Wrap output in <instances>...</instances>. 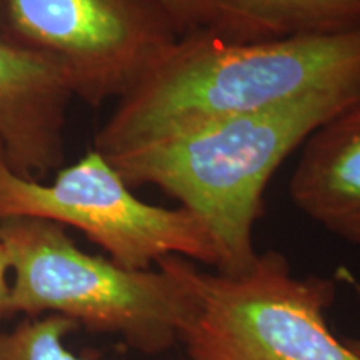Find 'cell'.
Instances as JSON below:
<instances>
[{"label": "cell", "mask_w": 360, "mask_h": 360, "mask_svg": "<svg viewBox=\"0 0 360 360\" xmlns=\"http://www.w3.org/2000/svg\"><path fill=\"white\" fill-rule=\"evenodd\" d=\"M6 30L51 57L74 97L120 98L180 39L160 0H4Z\"/></svg>", "instance_id": "8992f818"}, {"label": "cell", "mask_w": 360, "mask_h": 360, "mask_svg": "<svg viewBox=\"0 0 360 360\" xmlns=\"http://www.w3.org/2000/svg\"><path fill=\"white\" fill-rule=\"evenodd\" d=\"M289 192L315 224L360 245V97L304 142Z\"/></svg>", "instance_id": "ba28073f"}, {"label": "cell", "mask_w": 360, "mask_h": 360, "mask_svg": "<svg viewBox=\"0 0 360 360\" xmlns=\"http://www.w3.org/2000/svg\"><path fill=\"white\" fill-rule=\"evenodd\" d=\"M335 89L360 92V29L250 42L186 34L117 98L94 148L109 159Z\"/></svg>", "instance_id": "6da1fadb"}, {"label": "cell", "mask_w": 360, "mask_h": 360, "mask_svg": "<svg viewBox=\"0 0 360 360\" xmlns=\"http://www.w3.org/2000/svg\"><path fill=\"white\" fill-rule=\"evenodd\" d=\"M12 270L11 255L6 249V245L0 242V321L13 317L12 310V283L8 282V272Z\"/></svg>", "instance_id": "7c38bea8"}, {"label": "cell", "mask_w": 360, "mask_h": 360, "mask_svg": "<svg viewBox=\"0 0 360 360\" xmlns=\"http://www.w3.org/2000/svg\"><path fill=\"white\" fill-rule=\"evenodd\" d=\"M245 17L272 37L337 34L360 29V0H210Z\"/></svg>", "instance_id": "9c48e42d"}, {"label": "cell", "mask_w": 360, "mask_h": 360, "mask_svg": "<svg viewBox=\"0 0 360 360\" xmlns=\"http://www.w3.org/2000/svg\"><path fill=\"white\" fill-rule=\"evenodd\" d=\"M179 27L180 37L186 34L209 32L219 34L229 40H264L272 39L267 30L245 17L224 11L210 0H160Z\"/></svg>", "instance_id": "8fae6325"}, {"label": "cell", "mask_w": 360, "mask_h": 360, "mask_svg": "<svg viewBox=\"0 0 360 360\" xmlns=\"http://www.w3.org/2000/svg\"><path fill=\"white\" fill-rule=\"evenodd\" d=\"M0 242L11 255L15 315H62L90 334L115 335L137 352L157 355L177 344L193 314L191 289L167 265L120 267L79 249L60 224L2 220Z\"/></svg>", "instance_id": "3957f363"}, {"label": "cell", "mask_w": 360, "mask_h": 360, "mask_svg": "<svg viewBox=\"0 0 360 360\" xmlns=\"http://www.w3.org/2000/svg\"><path fill=\"white\" fill-rule=\"evenodd\" d=\"M337 278H339V281H344L345 283H349V285L352 287L354 292H355V295H357V299H359V302H360V282H359V278L355 277L354 274L350 272L349 269H345V267H340L339 270H337ZM345 344H347L349 347L352 349V352H355L360 357V339L347 340V342H345Z\"/></svg>", "instance_id": "4fadbf2b"}, {"label": "cell", "mask_w": 360, "mask_h": 360, "mask_svg": "<svg viewBox=\"0 0 360 360\" xmlns=\"http://www.w3.org/2000/svg\"><path fill=\"white\" fill-rule=\"evenodd\" d=\"M79 328L56 314L27 317L11 330H0V360H96L67 349L65 337Z\"/></svg>", "instance_id": "30bf717a"}, {"label": "cell", "mask_w": 360, "mask_h": 360, "mask_svg": "<svg viewBox=\"0 0 360 360\" xmlns=\"http://www.w3.org/2000/svg\"><path fill=\"white\" fill-rule=\"evenodd\" d=\"M359 97L357 90H322L105 159L130 188L159 187L195 214L217 247V272L237 276L257 257L254 225L272 175Z\"/></svg>", "instance_id": "7a4b0ae2"}, {"label": "cell", "mask_w": 360, "mask_h": 360, "mask_svg": "<svg viewBox=\"0 0 360 360\" xmlns=\"http://www.w3.org/2000/svg\"><path fill=\"white\" fill-rule=\"evenodd\" d=\"M0 29L6 30V11H4V0H0Z\"/></svg>", "instance_id": "5bb4252c"}, {"label": "cell", "mask_w": 360, "mask_h": 360, "mask_svg": "<svg viewBox=\"0 0 360 360\" xmlns=\"http://www.w3.org/2000/svg\"><path fill=\"white\" fill-rule=\"evenodd\" d=\"M74 92L51 57L0 29V142L17 175L44 180L64 167Z\"/></svg>", "instance_id": "52a82bcc"}, {"label": "cell", "mask_w": 360, "mask_h": 360, "mask_svg": "<svg viewBox=\"0 0 360 360\" xmlns=\"http://www.w3.org/2000/svg\"><path fill=\"white\" fill-rule=\"evenodd\" d=\"M159 262L193 295L179 340L188 360H360L328 327L335 281L294 276L281 252L257 254L237 276L200 270L177 255Z\"/></svg>", "instance_id": "277c9868"}, {"label": "cell", "mask_w": 360, "mask_h": 360, "mask_svg": "<svg viewBox=\"0 0 360 360\" xmlns=\"http://www.w3.org/2000/svg\"><path fill=\"white\" fill-rule=\"evenodd\" d=\"M15 217L77 229L112 262L130 270H148L170 255L219 269L214 238L195 214L137 199L96 148L45 184L13 172L0 142V222Z\"/></svg>", "instance_id": "5b68a950"}]
</instances>
